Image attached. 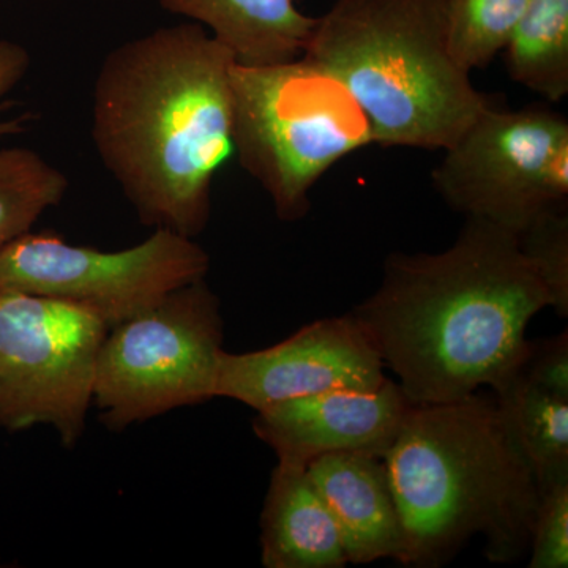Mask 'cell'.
<instances>
[{"mask_svg":"<svg viewBox=\"0 0 568 568\" xmlns=\"http://www.w3.org/2000/svg\"><path fill=\"white\" fill-rule=\"evenodd\" d=\"M551 308L517 234L466 219L437 253H392L353 315L413 405L457 402L517 377L530 320Z\"/></svg>","mask_w":568,"mask_h":568,"instance_id":"1","label":"cell"},{"mask_svg":"<svg viewBox=\"0 0 568 568\" xmlns=\"http://www.w3.org/2000/svg\"><path fill=\"white\" fill-rule=\"evenodd\" d=\"M235 59L197 22L125 41L92 95L93 145L142 223L196 237L216 174L234 155Z\"/></svg>","mask_w":568,"mask_h":568,"instance_id":"2","label":"cell"},{"mask_svg":"<svg viewBox=\"0 0 568 568\" xmlns=\"http://www.w3.org/2000/svg\"><path fill=\"white\" fill-rule=\"evenodd\" d=\"M383 458L405 567L446 566L477 536L489 562L514 564L529 551L541 493L495 395L410 406Z\"/></svg>","mask_w":568,"mask_h":568,"instance_id":"3","label":"cell"},{"mask_svg":"<svg viewBox=\"0 0 568 568\" xmlns=\"http://www.w3.org/2000/svg\"><path fill=\"white\" fill-rule=\"evenodd\" d=\"M304 58L346 89L383 148L446 151L495 103L448 51L446 0H335Z\"/></svg>","mask_w":568,"mask_h":568,"instance_id":"4","label":"cell"},{"mask_svg":"<svg viewBox=\"0 0 568 568\" xmlns=\"http://www.w3.org/2000/svg\"><path fill=\"white\" fill-rule=\"evenodd\" d=\"M231 88L234 155L282 222L305 219L320 179L373 144L353 97L304 55L274 65L235 62Z\"/></svg>","mask_w":568,"mask_h":568,"instance_id":"5","label":"cell"},{"mask_svg":"<svg viewBox=\"0 0 568 568\" xmlns=\"http://www.w3.org/2000/svg\"><path fill=\"white\" fill-rule=\"evenodd\" d=\"M224 324L204 280L114 325L97 358L93 403L114 432L216 398Z\"/></svg>","mask_w":568,"mask_h":568,"instance_id":"6","label":"cell"},{"mask_svg":"<svg viewBox=\"0 0 568 568\" xmlns=\"http://www.w3.org/2000/svg\"><path fill=\"white\" fill-rule=\"evenodd\" d=\"M444 152L433 185L466 219L519 234L568 209V121L558 111L489 104Z\"/></svg>","mask_w":568,"mask_h":568,"instance_id":"7","label":"cell"},{"mask_svg":"<svg viewBox=\"0 0 568 568\" xmlns=\"http://www.w3.org/2000/svg\"><path fill=\"white\" fill-rule=\"evenodd\" d=\"M108 331L85 306L0 290V428L48 425L63 446H74L93 403Z\"/></svg>","mask_w":568,"mask_h":568,"instance_id":"8","label":"cell"},{"mask_svg":"<svg viewBox=\"0 0 568 568\" xmlns=\"http://www.w3.org/2000/svg\"><path fill=\"white\" fill-rule=\"evenodd\" d=\"M209 268L211 257L203 246L164 227L121 252L29 231L0 250V290L73 302L112 328L179 287L204 280Z\"/></svg>","mask_w":568,"mask_h":568,"instance_id":"9","label":"cell"},{"mask_svg":"<svg viewBox=\"0 0 568 568\" xmlns=\"http://www.w3.org/2000/svg\"><path fill=\"white\" fill-rule=\"evenodd\" d=\"M387 379L375 343L353 313H346L306 324L264 349L223 351L215 396L261 410L324 392L377 390Z\"/></svg>","mask_w":568,"mask_h":568,"instance_id":"10","label":"cell"},{"mask_svg":"<svg viewBox=\"0 0 568 568\" xmlns=\"http://www.w3.org/2000/svg\"><path fill=\"white\" fill-rule=\"evenodd\" d=\"M413 403L398 383L377 390H332L256 410L254 435L276 458L308 467L332 454L361 452L384 457Z\"/></svg>","mask_w":568,"mask_h":568,"instance_id":"11","label":"cell"},{"mask_svg":"<svg viewBox=\"0 0 568 568\" xmlns=\"http://www.w3.org/2000/svg\"><path fill=\"white\" fill-rule=\"evenodd\" d=\"M306 473L334 517L347 564L392 559L405 566V532L383 457L325 455Z\"/></svg>","mask_w":568,"mask_h":568,"instance_id":"12","label":"cell"},{"mask_svg":"<svg viewBox=\"0 0 568 568\" xmlns=\"http://www.w3.org/2000/svg\"><path fill=\"white\" fill-rule=\"evenodd\" d=\"M265 568H343L345 548L306 467L276 463L261 514Z\"/></svg>","mask_w":568,"mask_h":568,"instance_id":"13","label":"cell"},{"mask_svg":"<svg viewBox=\"0 0 568 568\" xmlns=\"http://www.w3.org/2000/svg\"><path fill=\"white\" fill-rule=\"evenodd\" d=\"M162 9L203 26L241 65L302 58L317 18L294 0H159Z\"/></svg>","mask_w":568,"mask_h":568,"instance_id":"14","label":"cell"},{"mask_svg":"<svg viewBox=\"0 0 568 568\" xmlns=\"http://www.w3.org/2000/svg\"><path fill=\"white\" fill-rule=\"evenodd\" d=\"M493 395L540 493L568 480V399L519 376Z\"/></svg>","mask_w":568,"mask_h":568,"instance_id":"15","label":"cell"},{"mask_svg":"<svg viewBox=\"0 0 568 568\" xmlns=\"http://www.w3.org/2000/svg\"><path fill=\"white\" fill-rule=\"evenodd\" d=\"M511 81L549 103L568 95V0H530L506 47Z\"/></svg>","mask_w":568,"mask_h":568,"instance_id":"16","label":"cell"},{"mask_svg":"<svg viewBox=\"0 0 568 568\" xmlns=\"http://www.w3.org/2000/svg\"><path fill=\"white\" fill-rule=\"evenodd\" d=\"M67 190L69 179L40 153L24 148L0 151V250L61 204Z\"/></svg>","mask_w":568,"mask_h":568,"instance_id":"17","label":"cell"},{"mask_svg":"<svg viewBox=\"0 0 568 568\" xmlns=\"http://www.w3.org/2000/svg\"><path fill=\"white\" fill-rule=\"evenodd\" d=\"M530 0H446L452 58L466 73L487 69L508 40Z\"/></svg>","mask_w":568,"mask_h":568,"instance_id":"18","label":"cell"},{"mask_svg":"<svg viewBox=\"0 0 568 568\" xmlns=\"http://www.w3.org/2000/svg\"><path fill=\"white\" fill-rule=\"evenodd\" d=\"M518 245L547 287L551 308L568 315V209L549 212L517 234Z\"/></svg>","mask_w":568,"mask_h":568,"instance_id":"19","label":"cell"},{"mask_svg":"<svg viewBox=\"0 0 568 568\" xmlns=\"http://www.w3.org/2000/svg\"><path fill=\"white\" fill-rule=\"evenodd\" d=\"M528 552L529 568L568 567V480L541 491Z\"/></svg>","mask_w":568,"mask_h":568,"instance_id":"20","label":"cell"},{"mask_svg":"<svg viewBox=\"0 0 568 568\" xmlns=\"http://www.w3.org/2000/svg\"><path fill=\"white\" fill-rule=\"evenodd\" d=\"M536 386L568 399V334L529 342V351L518 375Z\"/></svg>","mask_w":568,"mask_h":568,"instance_id":"21","label":"cell"},{"mask_svg":"<svg viewBox=\"0 0 568 568\" xmlns=\"http://www.w3.org/2000/svg\"><path fill=\"white\" fill-rule=\"evenodd\" d=\"M31 67V54L22 44L17 41L0 40V138L11 136L21 133L20 119L2 118V100L18 84Z\"/></svg>","mask_w":568,"mask_h":568,"instance_id":"22","label":"cell"}]
</instances>
